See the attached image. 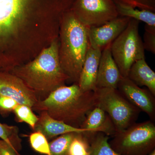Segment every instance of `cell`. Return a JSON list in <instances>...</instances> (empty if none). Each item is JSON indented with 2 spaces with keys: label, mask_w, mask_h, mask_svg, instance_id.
Instances as JSON below:
<instances>
[{
  "label": "cell",
  "mask_w": 155,
  "mask_h": 155,
  "mask_svg": "<svg viewBox=\"0 0 155 155\" xmlns=\"http://www.w3.org/2000/svg\"><path fill=\"white\" fill-rule=\"evenodd\" d=\"M59 47L58 39H54L33 61L10 72L22 79L38 101L44 100L69 80L60 63Z\"/></svg>",
  "instance_id": "6da1fadb"
},
{
  "label": "cell",
  "mask_w": 155,
  "mask_h": 155,
  "mask_svg": "<svg viewBox=\"0 0 155 155\" xmlns=\"http://www.w3.org/2000/svg\"><path fill=\"white\" fill-rule=\"evenodd\" d=\"M96 107L94 91H82L78 84L61 87L32 108L39 113L45 111L54 119L80 128L88 113Z\"/></svg>",
  "instance_id": "7a4b0ae2"
},
{
  "label": "cell",
  "mask_w": 155,
  "mask_h": 155,
  "mask_svg": "<svg viewBox=\"0 0 155 155\" xmlns=\"http://www.w3.org/2000/svg\"><path fill=\"white\" fill-rule=\"evenodd\" d=\"M59 56L62 69L69 80L78 83L89 47L87 27L69 11L60 25Z\"/></svg>",
  "instance_id": "3957f363"
},
{
  "label": "cell",
  "mask_w": 155,
  "mask_h": 155,
  "mask_svg": "<svg viewBox=\"0 0 155 155\" xmlns=\"http://www.w3.org/2000/svg\"><path fill=\"white\" fill-rule=\"evenodd\" d=\"M109 142L120 155H148L155 149V125L151 120L135 123L118 132Z\"/></svg>",
  "instance_id": "277c9868"
},
{
  "label": "cell",
  "mask_w": 155,
  "mask_h": 155,
  "mask_svg": "<svg viewBox=\"0 0 155 155\" xmlns=\"http://www.w3.org/2000/svg\"><path fill=\"white\" fill-rule=\"evenodd\" d=\"M139 21L131 19L125 30L110 45L112 56L123 77H127L136 61L145 58L139 31Z\"/></svg>",
  "instance_id": "5b68a950"
},
{
  "label": "cell",
  "mask_w": 155,
  "mask_h": 155,
  "mask_svg": "<svg viewBox=\"0 0 155 155\" xmlns=\"http://www.w3.org/2000/svg\"><path fill=\"white\" fill-rule=\"evenodd\" d=\"M94 92L96 107L101 108L110 117L117 133L136 123L141 111L127 101L117 88H97Z\"/></svg>",
  "instance_id": "8992f818"
},
{
  "label": "cell",
  "mask_w": 155,
  "mask_h": 155,
  "mask_svg": "<svg viewBox=\"0 0 155 155\" xmlns=\"http://www.w3.org/2000/svg\"><path fill=\"white\" fill-rule=\"evenodd\" d=\"M71 11L87 27L100 26L119 17L114 0H75Z\"/></svg>",
  "instance_id": "52a82bcc"
},
{
  "label": "cell",
  "mask_w": 155,
  "mask_h": 155,
  "mask_svg": "<svg viewBox=\"0 0 155 155\" xmlns=\"http://www.w3.org/2000/svg\"><path fill=\"white\" fill-rule=\"evenodd\" d=\"M33 0H0V46L14 33Z\"/></svg>",
  "instance_id": "ba28073f"
},
{
  "label": "cell",
  "mask_w": 155,
  "mask_h": 155,
  "mask_svg": "<svg viewBox=\"0 0 155 155\" xmlns=\"http://www.w3.org/2000/svg\"><path fill=\"white\" fill-rule=\"evenodd\" d=\"M130 19L129 17L119 16L100 26L87 27L90 46L102 51L125 30Z\"/></svg>",
  "instance_id": "9c48e42d"
},
{
  "label": "cell",
  "mask_w": 155,
  "mask_h": 155,
  "mask_svg": "<svg viewBox=\"0 0 155 155\" xmlns=\"http://www.w3.org/2000/svg\"><path fill=\"white\" fill-rule=\"evenodd\" d=\"M0 95L9 97L19 104L31 108L38 102L36 96L22 79L11 72L0 71Z\"/></svg>",
  "instance_id": "30bf717a"
},
{
  "label": "cell",
  "mask_w": 155,
  "mask_h": 155,
  "mask_svg": "<svg viewBox=\"0 0 155 155\" xmlns=\"http://www.w3.org/2000/svg\"><path fill=\"white\" fill-rule=\"evenodd\" d=\"M117 89L131 104L147 114L150 120L155 121V96L148 89L141 88L127 77H122Z\"/></svg>",
  "instance_id": "8fae6325"
},
{
  "label": "cell",
  "mask_w": 155,
  "mask_h": 155,
  "mask_svg": "<svg viewBox=\"0 0 155 155\" xmlns=\"http://www.w3.org/2000/svg\"><path fill=\"white\" fill-rule=\"evenodd\" d=\"M110 45L102 51L97 76V88H117L123 77L112 56Z\"/></svg>",
  "instance_id": "7c38bea8"
},
{
  "label": "cell",
  "mask_w": 155,
  "mask_h": 155,
  "mask_svg": "<svg viewBox=\"0 0 155 155\" xmlns=\"http://www.w3.org/2000/svg\"><path fill=\"white\" fill-rule=\"evenodd\" d=\"M80 128L86 130L83 134L90 141L98 132H102L109 137L114 136L117 133L110 117L105 111L97 107L88 113Z\"/></svg>",
  "instance_id": "4fadbf2b"
},
{
  "label": "cell",
  "mask_w": 155,
  "mask_h": 155,
  "mask_svg": "<svg viewBox=\"0 0 155 155\" xmlns=\"http://www.w3.org/2000/svg\"><path fill=\"white\" fill-rule=\"evenodd\" d=\"M102 51L93 48L89 44L78 82L82 91H95Z\"/></svg>",
  "instance_id": "5bb4252c"
},
{
  "label": "cell",
  "mask_w": 155,
  "mask_h": 155,
  "mask_svg": "<svg viewBox=\"0 0 155 155\" xmlns=\"http://www.w3.org/2000/svg\"><path fill=\"white\" fill-rule=\"evenodd\" d=\"M39 114L38 121L33 131L41 132L48 140L69 132H84L86 131L85 129L73 127L56 120L45 111Z\"/></svg>",
  "instance_id": "9a60e30c"
},
{
  "label": "cell",
  "mask_w": 155,
  "mask_h": 155,
  "mask_svg": "<svg viewBox=\"0 0 155 155\" xmlns=\"http://www.w3.org/2000/svg\"><path fill=\"white\" fill-rule=\"evenodd\" d=\"M127 77L137 86L146 87L155 97V73L147 64L145 58L134 63Z\"/></svg>",
  "instance_id": "2e32d148"
},
{
  "label": "cell",
  "mask_w": 155,
  "mask_h": 155,
  "mask_svg": "<svg viewBox=\"0 0 155 155\" xmlns=\"http://www.w3.org/2000/svg\"><path fill=\"white\" fill-rule=\"evenodd\" d=\"M115 3L119 16L129 17L144 22L146 25L155 26V12L133 8L121 3Z\"/></svg>",
  "instance_id": "e0dca14e"
},
{
  "label": "cell",
  "mask_w": 155,
  "mask_h": 155,
  "mask_svg": "<svg viewBox=\"0 0 155 155\" xmlns=\"http://www.w3.org/2000/svg\"><path fill=\"white\" fill-rule=\"evenodd\" d=\"M19 127L0 122V139L5 142L18 154L22 149Z\"/></svg>",
  "instance_id": "ac0fdd59"
},
{
  "label": "cell",
  "mask_w": 155,
  "mask_h": 155,
  "mask_svg": "<svg viewBox=\"0 0 155 155\" xmlns=\"http://www.w3.org/2000/svg\"><path fill=\"white\" fill-rule=\"evenodd\" d=\"M109 137L102 132L97 134L90 141L89 155H120L109 144Z\"/></svg>",
  "instance_id": "d6986e66"
},
{
  "label": "cell",
  "mask_w": 155,
  "mask_h": 155,
  "mask_svg": "<svg viewBox=\"0 0 155 155\" xmlns=\"http://www.w3.org/2000/svg\"><path fill=\"white\" fill-rule=\"evenodd\" d=\"M90 141L83 132H76L69 144L68 155H89Z\"/></svg>",
  "instance_id": "ffe728a7"
},
{
  "label": "cell",
  "mask_w": 155,
  "mask_h": 155,
  "mask_svg": "<svg viewBox=\"0 0 155 155\" xmlns=\"http://www.w3.org/2000/svg\"><path fill=\"white\" fill-rule=\"evenodd\" d=\"M76 132L59 136L49 143L51 155H68L69 144Z\"/></svg>",
  "instance_id": "44dd1931"
},
{
  "label": "cell",
  "mask_w": 155,
  "mask_h": 155,
  "mask_svg": "<svg viewBox=\"0 0 155 155\" xmlns=\"http://www.w3.org/2000/svg\"><path fill=\"white\" fill-rule=\"evenodd\" d=\"M13 113L17 122L26 123L33 130L38 121V116L34 113L32 108L25 105L18 104Z\"/></svg>",
  "instance_id": "7402d4cb"
},
{
  "label": "cell",
  "mask_w": 155,
  "mask_h": 155,
  "mask_svg": "<svg viewBox=\"0 0 155 155\" xmlns=\"http://www.w3.org/2000/svg\"><path fill=\"white\" fill-rule=\"evenodd\" d=\"M31 147L37 153L45 155H51L49 143L45 136L39 131H34L29 136Z\"/></svg>",
  "instance_id": "603a6c76"
},
{
  "label": "cell",
  "mask_w": 155,
  "mask_h": 155,
  "mask_svg": "<svg viewBox=\"0 0 155 155\" xmlns=\"http://www.w3.org/2000/svg\"><path fill=\"white\" fill-rule=\"evenodd\" d=\"M115 2L121 3L141 10H148L155 13V0H114Z\"/></svg>",
  "instance_id": "cb8c5ba5"
},
{
  "label": "cell",
  "mask_w": 155,
  "mask_h": 155,
  "mask_svg": "<svg viewBox=\"0 0 155 155\" xmlns=\"http://www.w3.org/2000/svg\"><path fill=\"white\" fill-rule=\"evenodd\" d=\"M143 35V46L144 50L155 54V26L145 24Z\"/></svg>",
  "instance_id": "d4e9b609"
},
{
  "label": "cell",
  "mask_w": 155,
  "mask_h": 155,
  "mask_svg": "<svg viewBox=\"0 0 155 155\" xmlns=\"http://www.w3.org/2000/svg\"><path fill=\"white\" fill-rule=\"evenodd\" d=\"M19 104L15 100L9 97L0 95V115L3 117L13 113Z\"/></svg>",
  "instance_id": "484cf974"
},
{
  "label": "cell",
  "mask_w": 155,
  "mask_h": 155,
  "mask_svg": "<svg viewBox=\"0 0 155 155\" xmlns=\"http://www.w3.org/2000/svg\"><path fill=\"white\" fill-rule=\"evenodd\" d=\"M0 155H21L17 154L5 142L0 139Z\"/></svg>",
  "instance_id": "4316f807"
},
{
  "label": "cell",
  "mask_w": 155,
  "mask_h": 155,
  "mask_svg": "<svg viewBox=\"0 0 155 155\" xmlns=\"http://www.w3.org/2000/svg\"><path fill=\"white\" fill-rule=\"evenodd\" d=\"M148 155H155V149L152 151Z\"/></svg>",
  "instance_id": "83f0119b"
}]
</instances>
